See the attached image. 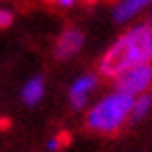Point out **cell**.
<instances>
[{"label": "cell", "mask_w": 152, "mask_h": 152, "mask_svg": "<svg viewBox=\"0 0 152 152\" xmlns=\"http://www.w3.org/2000/svg\"><path fill=\"white\" fill-rule=\"evenodd\" d=\"M150 95H152V87H150Z\"/></svg>", "instance_id": "cell-13"}, {"label": "cell", "mask_w": 152, "mask_h": 152, "mask_svg": "<svg viewBox=\"0 0 152 152\" xmlns=\"http://www.w3.org/2000/svg\"><path fill=\"white\" fill-rule=\"evenodd\" d=\"M47 150L49 152H59L61 150V138H51L47 142Z\"/></svg>", "instance_id": "cell-10"}, {"label": "cell", "mask_w": 152, "mask_h": 152, "mask_svg": "<svg viewBox=\"0 0 152 152\" xmlns=\"http://www.w3.org/2000/svg\"><path fill=\"white\" fill-rule=\"evenodd\" d=\"M14 23V12L8 8H0V28H8Z\"/></svg>", "instance_id": "cell-9"}, {"label": "cell", "mask_w": 152, "mask_h": 152, "mask_svg": "<svg viewBox=\"0 0 152 152\" xmlns=\"http://www.w3.org/2000/svg\"><path fill=\"white\" fill-rule=\"evenodd\" d=\"M134 95L124 91H110L104 97H99L85 114V128L94 134L112 136L124 128V124L132 116L134 107Z\"/></svg>", "instance_id": "cell-2"}, {"label": "cell", "mask_w": 152, "mask_h": 152, "mask_svg": "<svg viewBox=\"0 0 152 152\" xmlns=\"http://www.w3.org/2000/svg\"><path fill=\"white\" fill-rule=\"evenodd\" d=\"M140 63H152V23L130 26L104 53L97 63V75L114 79L122 71Z\"/></svg>", "instance_id": "cell-1"}, {"label": "cell", "mask_w": 152, "mask_h": 152, "mask_svg": "<svg viewBox=\"0 0 152 152\" xmlns=\"http://www.w3.org/2000/svg\"><path fill=\"white\" fill-rule=\"evenodd\" d=\"M148 10H150V23H152V6H150V8H148Z\"/></svg>", "instance_id": "cell-12"}, {"label": "cell", "mask_w": 152, "mask_h": 152, "mask_svg": "<svg viewBox=\"0 0 152 152\" xmlns=\"http://www.w3.org/2000/svg\"><path fill=\"white\" fill-rule=\"evenodd\" d=\"M150 110H152V95L148 91V94H142L134 99V107H132L130 120L132 122H140V120H144V118L150 114Z\"/></svg>", "instance_id": "cell-8"}, {"label": "cell", "mask_w": 152, "mask_h": 152, "mask_svg": "<svg viewBox=\"0 0 152 152\" xmlns=\"http://www.w3.org/2000/svg\"><path fill=\"white\" fill-rule=\"evenodd\" d=\"M83 43H85L83 31H79L77 26H67V28L57 37L55 47H53V55H55L57 61L73 59L83 49Z\"/></svg>", "instance_id": "cell-4"}, {"label": "cell", "mask_w": 152, "mask_h": 152, "mask_svg": "<svg viewBox=\"0 0 152 152\" xmlns=\"http://www.w3.org/2000/svg\"><path fill=\"white\" fill-rule=\"evenodd\" d=\"M97 83H99V75H97L95 71H89V73L79 75L69 87V104H71V107H73V110H83L85 105L89 104L91 94L97 89Z\"/></svg>", "instance_id": "cell-5"}, {"label": "cell", "mask_w": 152, "mask_h": 152, "mask_svg": "<svg viewBox=\"0 0 152 152\" xmlns=\"http://www.w3.org/2000/svg\"><path fill=\"white\" fill-rule=\"evenodd\" d=\"M49 2H53L57 8H71L77 0H49Z\"/></svg>", "instance_id": "cell-11"}, {"label": "cell", "mask_w": 152, "mask_h": 152, "mask_svg": "<svg viewBox=\"0 0 152 152\" xmlns=\"http://www.w3.org/2000/svg\"><path fill=\"white\" fill-rule=\"evenodd\" d=\"M112 81H114V89L134 95V97L148 94L152 87V63L134 65L130 69L122 71L120 75H116Z\"/></svg>", "instance_id": "cell-3"}, {"label": "cell", "mask_w": 152, "mask_h": 152, "mask_svg": "<svg viewBox=\"0 0 152 152\" xmlns=\"http://www.w3.org/2000/svg\"><path fill=\"white\" fill-rule=\"evenodd\" d=\"M150 6H152V0H120L114 8V20L120 24L130 23L138 14L148 10Z\"/></svg>", "instance_id": "cell-6"}, {"label": "cell", "mask_w": 152, "mask_h": 152, "mask_svg": "<svg viewBox=\"0 0 152 152\" xmlns=\"http://www.w3.org/2000/svg\"><path fill=\"white\" fill-rule=\"evenodd\" d=\"M45 95V79L41 75H35L26 79L24 85L20 87V99L24 105H37Z\"/></svg>", "instance_id": "cell-7"}]
</instances>
